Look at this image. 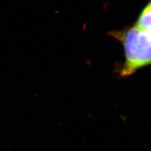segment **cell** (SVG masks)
Returning a JSON list of instances; mask_svg holds the SVG:
<instances>
[{
	"label": "cell",
	"instance_id": "2",
	"mask_svg": "<svg viewBox=\"0 0 151 151\" xmlns=\"http://www.w3.org/2000/svg\"><path fill=\"white\" fill-rule=\"evenodd\" d=\"M135 26L144 30L151 29V1L142 11Z\"/></svg>",
	"mask_w": 151,
	"mask_h": 151
},
{
	"label": "cell",
	"instance_id": "3",
	"mask_svg": "<svg viewBox=\"0 0 151 151\" xmlns=\"http://www.w3.org/2000/svg\"><path fill=\"white\" fill-rule=\"evenodd\" d=\"M148 31L150 33V34H151V29H150V30H148Z\"/></svg>",
	"mask_w": 151,
	"mask_h": 151
},
{
	"label": "cell",
	"instance_id": "1",
	"mask_svg": "<svg viewBox=\"0 0 151 151\" xmlns=\"http://www.w3.org/2000/svg\"><path fill=\"white\" fill-rule=\"evenodd\" d=\"M124 47L125 61L121 76H127L151 64V34L148 30L134 26L112 34Z\"/></svg>",
	"mask_w": 151,
	"mask_h": 151
}]
</instances>
